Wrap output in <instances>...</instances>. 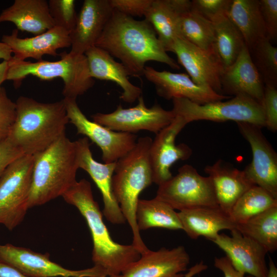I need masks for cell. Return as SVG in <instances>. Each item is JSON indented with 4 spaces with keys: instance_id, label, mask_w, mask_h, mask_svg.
Masks as SVG:
<instances>
[{
    "instance_id": "1",
    "label": "cell",
    "mask_w": 277,
    "mask_h": 277,
    "mask_svg": "<svg viewBox=\"0 0 277 277\" xmlns=\"http://www.w3.org/2000/svg\"><path fill=\"white\" fill-rule=\"evenodd\" d=\"M95 46L120 60L132 76L143 75L145 64L155 61L179 70V64L165 51L152 26L113 9Z\"/></svg>"
},
{
    "instance_id": "2",
    "label": "cell",
    "mask_w": 277,
    "mask_h": 277,
    "mask_svg": "<svg viewBox=\"0 0 277 277\" xmlns=\"http://www.w3.org/2000/svg\"><path fill=\"white\" fill-rule=\"evenodd\" d=\"M62 196L79 210L87 223L93 241L94 266L102 269L107 277H121L141 254L132 244L122 245L112 239L94 199L90 183L84 179L76 181Z\"/></svg>"
},
{
    "instance_id": "3",
    "label": "cell",
    "mask_w": 277,
    "mask_h": 277,
    "mask_svg": "<svg viewBox=\"0 0 277 277\" xmlns=\"http://www.w3.org/2000/svg\"><path fill=\"white\" fill-rule=\"evenodd\" d=\"M15 104L16 117L8 138L24 154L42 151L65 134L69 121L64 99L44 103L21 96Z\"/></svg>"
},
{
    "instance_id": "4",
    "label": "cell",
    "mask_w": 277,
    "mask_h": 277,
    "mask_svg": "<svg viewBox=\"0 0 277 277\" xmlns=\"http://www.w3.org/2000/svg\"><path fill=\"white\" fill-rule=\"evenodd\" d=\"M152 141L148 136L140 137L134 147L116 161L112 179L114 196L132 231V244L141 254L149 249L140 235L136 210L140 193L153 183L149 160Z\"/></svg>"
},
{
    "instance_id": "5",
    "label": "cell",
    "mask_w": 277,
    "mask_h": 277,
    "mask_svg": "<svg viewBox=\"0 0 277 277\" xmlns=\"http://www.w3.org/2000/svg\"><path fill=\"white\" fill-rule=\"evenodd\" d=\"M33 155L29 209L62 196L77 181L79 168L75 142L65 134Z\"/></svg>"
},
{
    "instance_id": "6",
    "label": "cell",
    "mask_w": 277,
    "mask_h": 277,
    "mask_svg": "<svg viewBox=\"0 0 277 277\" xmlns=\"http://www.w3.org/2000/svg\"><path fill=\"white\" fill-rule=\"evenodd\" d=\"M59 55L60 60L55 62H31L11 58L8 61L6 80L12 81L15 87H19L22 80L30 75L45 81L60 77L64 82V98L76 99L94 84L90 75L87 58L85 54L70 52Z\"/></svg>"
},
{
    "instance_id": "7",
    "label": "cell",
    "mask_w": 277,
    "mask_h": 277,
    "mask_svg": "<svg viewBox=\"0 0 277 277\" xmlns=\"http://www.w3.org/2000/svg\"><path fill=\"white\" fill-rule=\"evenodd\" d=\"M227 100L198 104L186 98H174L172 110L187 124L200 120L232 121L236 123H249L262 128L265 127L263 107L259 103L244 95Z\"/></svg>"
},
{
    "instance_id": "8",
    "label": "cell",
    "mask_w": 277,
    "mask_h": 277,
    "mask_svg": "<svg viewBox=\"0 0 277 277\" xmlns=\"http://www.w3.org/2000/svg\"><path fill=\"white\" fill-rule=\"evenodd\" d=\"M34 155L12 162L0 178V224L12 230L23 221L28 208Z\"/></svg>"
},
{
    "instance_id": "9",
    "label": "cell",
    "mask_w": 277,
    "mask_h": 277,
    "mask_svg": "<svg viewBox=\"0 0 277 277\" xmlns=\"http://www.w3.org/2000/svg\"><path fill=\"white\" fill-rule=\"evenodd\" d=\"M155 197L180 211L200 207H219L210 178L201 175L190 165L159 185Z\"/></svg>"
},
{
    "instance_id": "10",
    "label": "cell",
    "mask_w": 277,
    "mask_h": 277,
    "mask_svg": "<svg viewBox=\"0 0 277 277\" xmlns=\"http://www.w3.org/2000/svg\"><path fill=\"white\" fill-rule=\"evenodd\" d=\"M137 100L133 107L124 108L119 105L112 112L93 114V121L115 131L134 134L146 130L156 134L174 120L172 110H165L157 103L148 108L142 95Z\"/></svg>"
},
{
    "instance_id": "11",
    "label": "cell",
    "mask_w": 277,
    "mask_h": 277,
    "mask_svg": "<svg viewBox=\"0 0 277 277\" xmlns=\"http://www.w3.org/2000/svg\"><path fill=\"white\" fill-rule=\"evenodd\" d=\"M69 123L76 128L77 133L84 135L100 147L104 163L116 162L130 151L136 143L133 133L112 130L90 121L79 108L74 98H63Z\"/></svg>"
},
{
    "instance_id": "12",
    "label": "cell",
    "mask_w": 277,
    "mask_h": 277,
    "mask_svg": "<svg viewBox=\"0 0 277 277\" xmlns=\"http://www.w3.org/2000/svg\"><path fill=\"white\" fill-rule=\"evenodd\" d=\"M49 256L48 253H38L11 244L0 245V262L30 277H107L105 272L97 266L69 270L51 261Z\"/></svg>"
},
{
    "instance_id": "13",
    "label": "cell",
    "mask_w": 277,
    "mask_h": 277,
    "mask_svg": "<svg viewBox=\"0 0 277 277\" xmlns=\"http://www.w3.org/2000/svg\"><path fill=\"white\" fill-rule=\"evenodd\" d=\"M240 132L248 142L252 159L244 169L254 185L277 199V154L262 132V128L247 123H236Z\"/></svg>"
},
{
    "instance_id": "14",
    "label": "cell",
    "mask_w": 277,
    "mask_h": 277,
    "mask_svg": "<svg viewBox=\"0 0 277 277\" xmlns=\"http://www.w3.org/2000/svg\"><path fill=\"white\" fill-rule=\"evenodd\" d=\"M187 124L183 118L175 115L172 122L157 133L152 141L149 160L153 182L158 185L172 176L170 169L174 163L188 159L192 153L186 144H175L177 135Z\"/></svg>"
},
{
    "instance_id": "15",
    "label": "cell",
    "mask_w": 277,
    "mask_h": 277,
    "mask_svg": "<svg viewBox=\"0 0 277 277\" xmlns=\"http://www.w3.org/2000/svg\"><path fill=\"white\" fill-rule=\"evenodd\" d=\"M143 75L154 85L157 94L168 100L186 98L198 104H204L231 98L209 87L195 84L185 73L160 71L146 66Z\"/></svg>"
},
{
    "instance_id": "16",
    "label": "cell",
    "mask_w": 277,
    "mask_h": 277,
    "mask_svg": "<svg viewBox=\"0 0 277 277\" xmlns=\"http://www.w3.org/2000/svg\"><path fill=\"white\" fill-rule=\"evenodd\" d=\"M170 52L176 54L179 63L194 83L222 94L221 76L224 68L214 52L202 50L178 37Z\"/></svg>"
},
{
    "instance_id": "17",
    "label": "cell",
    "mask_w": 277,
    "mask_h": 277,
    "mask_svg": "<svg viewBox=\"0 0 277 277\" xmlns=\"http://www.w3.org/2000/svg\"><path fill=\"white\" fill-rule=\"evenodd\" d=\"M230 232L231 236L219 234L211 241L225 252L236 270L253 277H267L268 267L265 257L267 251L236 228Z\"/></svg>"
},
{
    "instance_id": "18",
    "label": "cell",
    "mask_w": 277,
    "mask_h": 277,
    "mask_svg": "<svg viewBox=\"0 0 277 277\" xmlns=\"http://www.w3.org/2000/svg\"><path fill=\"white\" fill-rule=\"evenodd\" d=\"M79 168L86 171L101 191L104 202L103 214L115 224L125 222V219L114 196L112 179L116 162L101 163L93 157L88 139L84 137L75 141Z\"/></svg>"
},
{
    "instance_id": "19",
    "label": "cell",
    "mask_w": 277,
    "mask_h": 277,
    "mask_svg": "<svg viewBox=\"0 0 277 277\" xmlns=\"http://www.w3.org/2000/svg\"><path fill=\"white\" fill-rule=\"evenodd\" d=\"M113 9L110 0H85L70 33V52L84 54L95 44L111 17Z\"/></svg>"
},
{
    "instance_id": "20",
    "label": "cell",
    "mask_w": 277,
    "mask_h": 277,
    "mask_svg": "<svg viewBox=\"0 0 277 277\" xmlns=\"http://www.w3.org/2000/svg\"><path fill=\"white\" fill-rule=\"evenodd\" d=\"M190 256L185 247L149 250L131 264L121 277H184Z\"/></svg>"
},
{
    "instance_id": "21",
    "label": "cell",
    "mask_w": 277,
    "mask_h": 277,
    "mask_svg": "<svg viewBox=\"0 0 277 277\" xmlns=\"http://www.w3.org/2000/svg\"><path fill=\"white\" fill-rule=\"evenodd\" d=\"M222 94L244 95L262 105L265 85L245 46L235 61L224 69L221 76Z\"/></svg>"
},
{
    "instance_id": "22",
    "label": "cell",
    "mask_w": 277,
    "mask_h": 277,
    "mask_svg": "<svg viewBox=\"0 0 277 277\" xmlns=\"http://www.w3.org/2000/svg\"><path fill=\"white\" fill-rule=\"evenodd\" d=\"M15 29L10 35H4L2 42L11 49L15 61L32 58L41 61L45 55L56 56L57 50L71 47L70 34L62 28L54 26L42 34L31 37L20 38Z\"/></svg>"
},
{
    "instance_id": "23",
    "label": "cell",
    "mask_w": 277,
    "mask_h": 277,
    "mask_svg": "<svg viewBox=\"0 0 277 277\" xmlns=\"http://www.w3.org/2000/svg\"><path fill=\"white\" fill-rule=\"evenodd\" d=\"M205 172L212 182L220 208L229 216L237 201L254 186L244 170H240L222 160L206 166Z\"/></svg>"
},
{
    "instance_id": "24",
    "label": "cell",
    "mask_w": 277,
    "mask_h": 277,
    "mask_svg": "<svg viewBox=\"0 0 277 277\" xmlns=\"http://www.w3.org/2000/svg\"><path fill=\"white\" fill-rule=\"evenodd\" d=\"M85 55L90 76L115 83L123 90L120 97L124 102L132 103L142 95L141 88L129 81L128 77L131 75L126 67L114 60L107 51L93 46Z\"/></svg>"
},
{
    "instance_id": "25",
    "label": "cell",
    "mask_w": 277,
    "mask_h": 277,
    "mask_svg": "<svg viewBox=\"0 0 277 277\" xmlns=\"http://www.w3.org/2000/svg\"><path fill=\"white\" fill-rule=\"evenodd\" d=\"M13 23L18 31L37 35L55 26L46 0H15L0 14V23Z\"/></svg>"
},
{
    "instance_id": "26",
    "label": "cell",
    "mask_w": 277,
    "mask_h": 277,
    "mask_svg": "<svg viewBox=\"0 0 277 277\" xmlns=\"http://www.w3.org/2000/svg\"><path fill=\"white\" fill-rule=\"evenodd\" d=\"M183 230L192 239L204 236L214 240L223 230L230 231L236 224L219 207H200L177 212Z\"/></svg>"
},
{
    "instance_id": "27",
    "label": "cell",
    "mask_w": 277,
    "mask_h": 277,
    "mask_svg": "<svg viewBox=\"0 0 277 277\" xmlns=\"http://www.w3.org/2000/svg\"><path fill=\"white\" fill-rule=\"evenodd\" d=\"M189 0H152L145 15L155 31L166 52L170 51L176 37V27L180 17L190 9Z\"/></svg>"
},
{
    "instance_id": "28",
    "label": "cell",
    "mask_w": 277,
    "mask_h": 277,
    "mask_svg": "<svg viewBox=\"0 0 277 277\" xmlns=\"http://www.w3.org/2000/svg\"><path fill=\"white\" fill-rule=\"evenodd\" d=\"M227 14L241 33L248 49L268 38L259 0H231Z\"/></svg>"
},
{
    "instance_id": "29",
    "label": "cell",
    "mask_w": 277,
    "mask_h": 277,
    "mask_svg": "<svg viewBox=\"0 0 277 277\" xmlns=\"http://www.w3.org/2000/svg\"><path fill=\"white\" fill-rule=\"evenodd\" d=\"M214 28L213 51L224 69L232 65L245 45L244 38L227 13L212 22Z\"/></svg>"
},
{
    "instance_id": "30",
    "label": "cell",
    "mask_w": 277,
    "mask_h": 277,
    "mask_svg": "<svg viewBox=\"0 0 277 277\" xmlns=\"http://www.w3.org/2000/svg\"><path fill=\"white\" fill-rule=\"evenodd\" d=\"M136 219L139 231L153 227L183 230L177 212L156 197L151 200H138Z\"/></svg>"
},
{
    "instance_id": "31",
    "label": "cell",
    "mask_w": 277,
    "mask_h": 277,
    "mask_svg": "<svg viewBox=\"0 0 277 277\" xmlns=\"http://www.w3.org/2000/svg\"><path fill=\"white\" fill-rule=\"evenodd\" d=\"M235 228L262 246L267 252H274L277 249V206L236 224Z\"/></svg>"
},
{
    "instance_id": "32",
    "label": "cell",
    "mask_w": 277,
    "mask_h": 277,
    "mask_svg": "<svg viewBox=\"0 0 277 277\" xmlns=\"http://www.w3.org/2000/svg\"><path fill=\"white\" fill-rule=\"evenodd\" d=\"M176 37L202 50L214 52L212 22L191 9L180 17L177 24Z\"/></svg>"
},
{
    "instance_id": "33",
    "label": "cell",
    "mask_w": 277,
    "mask_h": 277,
    "mask_svg": "<svg viewBox=\"0 0 277 277\" xmlns=\"http://www.w3.org/2000/svg\"><path fill=\"white\" fill-rule=\"evenodd\" d=\"M274 206H277V199L265 189L254 185L237 201L229 217L235 224L242 223Z\"/></svg>"
},
{
    "instance_id": "34",
    "label": "cell",
    "mask_w": 277,
    "mask_h": 277,
    "mask_svg": "<svg viewBox=\"0 0 277 277\" xmlns=\"http://www.w3.org/2000/svg\"><path fill=\"white\" fill-rule=\"evenodd\" d=\"M248 50L264 85L277 88V48L266 37Z\"/></svg>"
},
{
    "instance_id": "35",
    "label": "cell",
    "mask_w": 277,
    "mask_h": 277,
    "mask_svg": "<svg viewBox=\"0 0 277 277\" xmlns=\"http://www.w3.org/2000/svg\"><path fill=\"white\" fill-rule=\"evenodd\" d=\"M74 0H49V9L55 26L66 30L69 34L73 30L77 17Z\"/></svg>"
},
{
    "instance_id": "36",
    "label": "cell",
    "mask_w": 277,
    "mask_h": 277,
    "mask_svg": "<svg viewBox=\"0 0 277 277\" xmlns=\"http://www.w3.org/2000/svg\"><path fill=\"white\" fill-rule=\"evenodd\" d=\"M231 3V0H192L190 9L212 22L227 13Z\"/></svg>"
},
{
    "instance_id": "37",
    "label": "cell",
    "mask_w": 277,
    "mask_h": 277,
    "mask_svg": "<svg viewBox=\"0 0 277 277\" xmlns=\"http://www.w3.org/2000/svg\"><path fill=\"white\" fill-rule=\"evenodd\" d=\"M16 117V104L2 87L0 91V142L9 135Z\"/></svg>"
},
{
    "instance_id": "38",
    "label": "cell",
    "mask_w": 277,
    "mask_h": 277,
    "mask_svg": "<svg viewBox=\"0 0 277 277\" xmlns=\"http://www.w3.org/2000/svg\"><path fill=\"white\" fill-rule=\"evenodd\" d=\"M262 107L264 111L265 127L270 131L277 130V89L265 85Z\"/></svg>"
},
{
    "instance_id": "39",
    "label": "cell",
    "mask_w": 277,
    "mask_h": 277,
    "mask_svg": "<svg viewBox=\"0 0 277 277\" xmlns=\"http://www.w3.org/2000/svg\"><path fill=\"white\" fill-rule=\"evenodd\" d=\"M261 14L268 38L271 41L277 37V0H259Z\"/></svg>"
},
{
    "instance_id": "40",
    "label": "cell",
    "mask_w": 277,
    "mask_h": 277,
    "mask_svg": "<svg viewBox=\"0 0 277 277\" xmlns=\"http://www.w3.org/2000/svg\"><path fill=\"white\" fill-rule=\"evenodd\" d=\"M152 0H110L113 9L131 16H145Z\"/></svg>"
},
{
    "instance_id": "41",
    "label": "cell",
    "mask_w": 277,
    "mask_h": 277,
    "mask_svg": "<svg viewBox=\"0 0 277 277\" xmlns=\"http://www.w3.org/2000/svg\"><path fill=\"white\" fill-rule=\"evenodd\" d=\"M19 148L8 138L0 142V178L7 167L14 160L24 155Z\"/></svg>"
},
{
    "instance_id": "42",
    "label": "cell",
    "mask_w": 277,
    "mask_h": 277,
    "mask_svg": "<svg viewBox=\"0 0 277 277\" xmlns=\"http://www.w3.org/2000/svg\"><path fill=\"white\" fill-rule=\"evenodd\" d=\"M214 266L223 273L224 277H253L250 275L245 276V274L236 270L226 256L215 258Z\"/></svg>"
},
{
    "instance_id": "43",
    "label": "cell",
    "mask_w": 277,
    "mask_h": 277,
    "mask_svg": "<svg viewBox=\"0 0 277 277\" xmlns=\"http://www.w3.org/2000/svg\"><path fill=\"white\" fill-rule=\"evenodd\" d=\"M0 277H30L11 266L0 262Z\"/></svg>"
},
{
    "instance_id": "44",
    "label": "cell",
    "mask_w": 277,
    "mask_h": 277,
    "mask_svg": "<svg viewBox=\"0 0 277 277\" xmlns=\"http://www.w3.org/2000/svg\"><path fill=\"white\" fill-rule=\"evenodd\" d=\"M207 268V265L204 264L203 261H201L190 268L188 271L184 274V277H193L196 274L205 271Z\"/></svg>"
},
{
    "instance_id": "45",
    "label": "cell",
    "mask_w": 277,
    "mask_h": 277,
    "mask_svg": "<svg viewBox=\"0 0 277 277\" xmlns=\"http://www.w3.org/2000/svg\"><path fill=\"white\" fill-rule=\"evenodd\" d=\"M12 50L7 45L0 42V59L9 61L12 57Z\"/></svg>"
},
{
    "instance_id": "46",
    "label": "cell",
    "mask_w": 277,
    "mask_h": 277,
    "mask_svg": "<svg viewBox=\"0 0 277 277\" xmlns=\"http://www.w3.org/2000/svg\"><path fill=\"white\" fill-rule=\"evenodd\" d=\"M8 61H3L0 63V91L2 88V83L6 80L7 70L8 69Z\"/></svg>"
},
{
    "instance_id": "47",
    "label": "cell",
    "mask_w": 277,
    "mask_h": 277,
    "mask_svg": "<svg viewBox=\"0 0 277 277\" xmlns=\"http://www.w3.org/2000/svg\"><path fill=\"white\" fill-rule=\"evenodd\" d=\"M267 277H277V268L273 261L269 257Z\"/></svg>"
}]
</instances>
